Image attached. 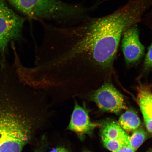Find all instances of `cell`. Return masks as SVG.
<instances>
[{"mask_svg": "<svg viewBox=\"0 0 152 152\" xmlns=\"http://www.w3.org/2000/svg\"><path fill=\"white\" fill-rule=\"evenodd\" d=\"M78 98L92 101L104 111L117 114L127 109L122 94L109 83L82 95Z\"/></svg>", "mask_w": 152, "mask_h": 152, "instance_id": "obj_5", "label": "cell"}, {"mask_svg": "<svg viewBox=\"0 0 152 152\" xmlns=\"http://www.w3.org/2000/svg\"><path fill=\"white\" fill-rule=\"evenodd\" d=\"M152 5V0H130L106 16L56 26L53 48L60 68L72 79L82 81L91 78L94 69L110 67L123 33L140 22Z\"/></svg>", "mask_w": 152, "mask_h": 152, "instance_id": "obj_1", "label": "cell"}, {"mask_svg": "<svg viewBox=\"0 0 152 152\" xmlns=\"http://www.w3.org/2000/svg\"><path fill=\"white\" fill-rule=\"evenodd\" d=\"M129 136L128 137L115 140L110 139L103 136H101V138L104 147L112 152H116L124 145L128 144Z\"/></svg>", "mask_w": 152, "mask_h": 152, "instance_id": "obj_12", "label": "cell"}, {"mask_svg": "<svg viewBox=\"0 0 152 152\" xmlns=\"http://www.w3.org/2000/svg\"><path fill=\"white\" fill-rule=\"evenodd\" d=\"M74 102V109L68 129L75 132L82 139L86 134L91 133L96 125L90 121L85 102H83L82 106L76 99Z\"/></svg>", "mask_w": 152, "mask_h": 152, "instance_id": "obj_7", "label": "cell"}, {"mask_svg": "<svg viewBox=\"0 0 152 152\" xmlns=\"http://www.w3.org/2000/svg\"><path fill=\"white\" fill-rule=\"evenodd\" d=\"M137 25L130 26L122 36L121 47L125 60L128 63L138 61L144 53L145 48L140 42Z\"/></svg>", "mask_w": 152, "mask_h": 152, "instance_id": "obj_6", "label": "cell"}, {"mask_svg": "<svg viewBox=\"0 0 152 152\" xmlns=\"http://www.w3.org/2000/svg\"><path fill=\"white\" fill-rule=\"evenodd\" d=\"M132 148L128 144H125L116 152H135Z\"/></svg>", "mask_w": 152, "mask_h": 152, "instance_id": "obj_15", "label": "cell"}, {"mask_svg": "<svg viewBox=\"0 0 152 152\" xmlns=\"http://www.w3.org/2000/svg\"><path fill=\"white\" fill-rule=\"evenodd\" d=\"M133 132L132 136H129L128 144L136 151L145 140L147 134L143 129L139 128Z\"/></svg>", "mask_w": 152, "mask_h": 152, "instance_id": "obj_11", "label": "cell"}, {"mask_svg": "<svg viewBox=\"0 0 152 152\" xmlns=\"http://www.w3.org/2000/svg\"><path fill=\"white\" fill-rule=\"evenodd\" d=\"M144 66L146 69L152 68V43L148 49L144 60Z\"/></svg>", "mask_w": 152, "mask_h": 152, "instance_id": "obj_13", "label": "cell"}, {"mask_svg": "<svg viewBox=\"0 0 152 152\" xmlns=\"http://www.w3.org/2000/svg\"><path fill=\"white\" fill-rule=\"evenodd\" d=\"M90 152L86 151V152Z\"/></svg>", "mask_w": 152, "mask_h": 152, "instance_id": "obj_17", "label": "cell"}, {"mask_svg": "<svg viewBox=\"0 0 152 152\" xmlns=\"http://www.w3.org/2000/svg\"><path fill=\"white\" fill-rule=\"evenodd\" d=\"M118 123L126 132H134L139 128L141 121L137 114L132 110H129L121 115Z\"/></svg>", "mask_w": 152, "mask_h": 152, "instance_id": "obj_9", "label": "cell"}, {"mask_svg": "<svg viewBox=\"0 0 152 152\" xmlns=\"http://www.w3.org/2000/svg\"><path fill=\"white\" fill-rule=\"evenodd\" d=\"M24 20L0 0V54L4 56L9 43L21 37Z\"/></svg>", "mask_w": 152, "mask_h": 152, "instance_id": "obj_4", "label": "cell"}, {"mask_svg": "<svg viewBox=\"0 0 152 152\" xmlns=\"http://www.w3.org/2000/svg\"><path fill=\"white\" fill-rule=\"evenodd\" d=\"M101 133V136L112 140L126 138L129 136L118 122L113 121H106L102 124Z\"/></svg>", "mask_w": 152, "mask_h": 152, "instance_id": "obj_8", "label": "cell"}, {"mask_svg": "<svg viewBox=\"0 0 152 152\" xmlns=\"http://www.w3.org/2000/svg\"><path fill=\"white\" fill-rule=\"evenodd\" d=\"M28 18L56 25L66 26L78 23L89 16L92 9L80 4L62 0H9Z\"/></svg>", "mask_w": 152, "mask_h": 152, "instance_id": "obj_3", "label": "cell"}, {"mask_svg": "<svg viewBox=\"0 0 152 152\" xmlns=\"http://www.w3.org/2000/svg\"><path fill=\"white\" fill-rule=\"evenodd\" d=\"M41 117L37 91L15 74L0 70V152H22Z\"/></svg>", "mask_w": 152, "mask_h": 152, "instance_id": "obj_2", "label": "cell"}, {"mask_svg": "<svg viewBox=\"0 0 152 152\" xmlns=\"http://www.w3.org/2000/svg\"><path fill=\"white\" fill-rule=\"evenodd\" d=\"M50 152H68L65 148L62 147H58L51 150Z\"/></svg>", "mask_w": 152, "mask_h": 152, "instance_id": "obj_16", "label": "cell"}, {"mask_svg": "<svg viewBox=\"0 0 152 152\" xmlns=\"http://www.w3.org/2000/svg\"><path fill=\"white\" fill-rule=\"evenodd\" d=\"M141 111L146 128L150 132L152 133V117L148 115L145 112L142 111Z\"/></svg>", "mask_w": 152, "mask_h": 152, "instance_id": "obj_14", "label": "cell"}, {"mask_svg": "<svg viewBox=\"0 0 152 152\" xmlns=\"http://www.w3.org/2000/svg\"><path fill=\"white\" fill-rule=\"evenodd\" d=\"M137 100L140 111L152 117V92L149 87L145 86L138 87Z\"/></svg>", "mask_w": 152, "mask_h": 152, "instance_id": "obj_10", "label": "cell"}]
</instances>
